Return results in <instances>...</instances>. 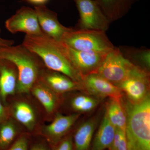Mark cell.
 <instances>
[{
	"label": "cell",
	"mask_w": 150,
	"mask_h": 150,
	"mask_svg": "<svg viewBox=\"0 0 150 150\" xmlns=\"http://www.w3.org/2000/svg\"><path fill=\"white\" fill-rule=\"evenodd\" d=\"M23 45L37 55L48 69L63 74L81 83L82 77L71 63L64 43L56 41L46 34L25 36Z\"/></svg>",
	"instance_id": "cell-1"
},
{
	"label": "cell",
	"mask_w": 150,
	"mask_h": 150,
	"mask_svg": "<svg viewBox=\"0 0 150 150\" xmlns=\"http://www.w3.org/2000/svg\"><path fill=\"white\" fill-rule=\"evenodd\" d=\"M126 115L128 150H150V95L142 102L123 103Z\"/></svg>",
	"instance_id": "cell-2"
},
{
	"label": "cell",
	"mask_w": 150,
	"mask_h": 150,
	"mask_svg": "<svg viewBox=\"0 0 150 150\" xmlns=\"http://www.w3.org/2000/svg\"><path fill=\"white\" fill-rule=\"evenodd\" d=\"M0 59L11 62L17 70V91L27 93L31 91L38 80L40 66L44 65L40 58L22 44L1 47Z\"/></svg>",
	"instance_id": "cell-3"
},
{
	"label": "cell",
	"mask_w": 150,
	"mask_h": 150,
	"mask_svg": "<svg viewBox=\"0 0 150 150\" xmlns=\"http://www.w3.org/2000/svg\"><path fill=\"white\" fill-rule=\"evenodd\" d=\"M105 32L100 30L72 28L62 42L77 51L108 54L115 48Z\"/></svg>",
	"instance_id": "cell-4"
},
{
	"label": "cell",
	"mask_w": 150,
	"mask_h": 150,
	"mask_svg": "<svg viewBox=\"0 0 150 150\" xmlns=\"http://www.w3.org/2000/svg\"><path fill=\"white\" fill-rule=\"evenodd\" d=\"M137 67L124 57L119 48L115 47L107 54L96 73L117 86Z\"/></svg>",
	"instance_id": "cell-5"
},
{
	"label": "cell",
	"mask_w": 150,
	"mask_h": 150,
	"mask_svg": "<svg viewBox=\"0 0 150 150\" xmlns=\"http://www.w3.org/2000/svg\"><path fill=\"white\" fill-rule=\"evenodd\" d=\"M117 87L133 104L142 102L149 96V73L137 67Z\"/></svg>",
	"instance_id": "cell-6"
},
{
	"label": "cell",
	"mask_w": 150,
	"mask_h": 150,
	"mask_svg": "<svg viewBox=\"0 0 150 150\" xmlns=\"http://www.w3.org/2000/svg\"><path fill=\"white\" fill-rule=\"evenodd\" d=\"M80 15L79 29L105 32L110 21L95 0H75Z\"/></svg>",
	"instance_id": "cell-7"
},
{
	"label": "cell",
	"mask_w": 150,
	"mask_h": 150,
	"mask_svg": "<svg viewBox=\"0 0 150 150\" xmlns=\"http://www.w3.org/2000/svg\"><path fill=\"white\" fill-rule=\"evenodd\" d=\"M5 25L8 30L12 33L23 32L28 35L45 34L40 28L35 10L27 7L19 9L7 20Z\"/></svg>",
	"instance_id": "cell-8"
},
{
	"label": "cell",
	"mask_w": 150,
	"mask_h": 150,
	"mask_svg": "<svg viewBox=\"0 0 150 150\" xmlns=\"http://www.w3.org/2000/svg\"><path fill=\"white\" fill-rule=\"evenodd\" d=\"M64 44L71 63L83 79L87 75L96 73L108 54L77 51Z\"/></svg>",
	"instance_id": "cell-9"
},
{
	"label": "cell",
	"mask_w": 150,
	"mask_h": 150,
	"mask_svg": "<svg viewBox=\"0 0 150 150\" xmlns=\"http://www.w3.org/2000/svg\"><path fill=\"white\" fill-rule=\"evenodd\" d=\"M80 83L82 91L90 95L101 99L106 97L113 99L122 98V92L119 88L96 73L84 77Z\"/></svg>",
	"instance_id": "cell-10"
},
{
	"label": "cell",
	"mask_w": 150,
	"mask_h": 150,
	"mask_svg": "<svg viewBox=\"0 0 150 150\" xmlns=\"http://www.w3.org/2000/svg\"><path fill=\"white\" fill-rule=\"evenodd\" d=\"M38 23L43 32L48 37L62 42L66 33L72 28L65 27L60 23L57 13L41 5L35 6Z\"/></svg>",
	"instance_id": "cell-11"
},
{
	"label": "cell",
	"mask_w": 150,
	"mask_h": 150,
	"mask_svg": "<svg viewBox=\"0 0 150 150\" xmlns=\"http://www.w3.org/2000/svg\"><path fill=\"white\" fill-rule=\"evenodd\" d=\"M80 115L79 113L69 115L57 114L50 124L44 127V135L54 144L65 137Z\"/></svg>",
	"instance_id": "cell-12"
},
{
	"label": "cell",
	"mask_w": 150,
	"mask_h": 150,
	"mask_svg": "<svg viewBox=\"0 0 150 150\" xmlns=\"http://www.w3.org/2000/svg\"><path fill=\"white\" fill-rule=\"evenodd\" d=\"M40 75L42 81L55 93H62L75 90H82L79 83L73 81L61 73L48 69Z\"/></svg>",
	"instance_id": "cell-13"
},
{
	"label": "cell",
	"mask_w": 150,
	"mask_h": 150,
	"mask_svg": "<svg viewBox=\"0 0 150 150\" xmlns=\"http://www.w3.org/2000/svg\"><path fill=\"white\" fill-rule=\"evenodd\" d=\"M99 120V116L95 115L79 126L73 138L74 150H88Z\"/></svg>",
	"instance_id": "cell-14"
},
{
	"label": "cell",
	"mask_w": 150,
	"mask_h": 150,
	"mask_svg": "<svg viewBox=\"0 0 150 150\" xmlns=\"http://www.w3.org/2000/svg\"><path fill=\"white\" fill-rule=\"evenodd\" d=\"M110 22L118 20L128 13L139 0H95Z\"/></svg>",
	"instance_id": "cell-15"
},
{
	"label": "cell",
	"mask_w": 150,
	"mask_h": 150,
	"mask_svg": "<svg viewBox=\"0 0 150 150\" xmlns=\"http://www.w3.org/2000/svg\"><path fill=\"white\" fill-rule=\"evenodd\" d=\"M0 66V95L4 100L16 90L18 74L11 62Z\"/></svg>",
	"instance_id": "cell-16"
},
{
	"label": "cell",
	"mask_w": 150,
	"mask_h": 150,
	"mask_svg": "<svg viewBox=\"0 0 150 150\" xmlns=\"http://www.w3.org/2000/svg\"><path fill=\"white\" fill-rule=\"evenodd\" d=\"M115 128L105 112L93 143L91 150H104L110 147L115 134Z\"/></svg>",
	"instance_id": "cell-17"
},
{
	"label": "cell",
	"mask_w": 150,
	"mask_h": 150,
	"mask_svg": "<svg viewBox=\"0 0 150 150\" xmlns=\"http://www.w3.org/2000/svg\"><path fill=\"white\" fill-rule=\"evenodd\" d=\"M121 99L110 98L106 103L105 112L115 129L125 132L126 115Z\"/></svg>",
	"instance_id": "cell-18"
},
{
	"label": "cell",
	"mask_w": 150,
	"mask_h": 150,
	"mask_svg": "<svg viewBox=\"0 0 150 150\" xmlns=\"http://www.w3.org/2000/svg\"><path fill=\"white\" fill-rule=\"evenodd\" d=\"M31 91L36 99L48 113H52L56 109L57 98L53 91L40 80H38Z\"/></svg>",
	"instance_id": "cell-19"
},
{
	"label": "cell",
	"mask_w": 150,
	"mask_h": 150,
	"mask_svg": "<svg viewBox=\"0 0 150 150\" xmlns=\"http://www.w3.org/2000/svg\"><path fill=\"white\" fill-rule=\"evenodd\" d=\"M119 49L127 60L135 66L149 72L150 67L149 49L130 47H121Z\"/></svg>",
	"instance_id": "cell-20"
},
{
	"label": "cell",
	"mask_w": 150,
	"mask_h": 150,
	"mask_svg": "<svg viewBox=\"0 0 150 150\" xmlns=\"http://www.w3.org/2000/svg\"><path fill=\"white\" fill-rule=\"evenodd\" d=\"M14 117L17 121L29 130H32L35 126L36 118L32 107L27 103L17 102L13 108Z\"/></svg>",
	"instance_id": "cell-21"
},
{
	"label": "cell",
	"mask_w": 150,
	"mask_h": 150,
	"mask_svg": "<svg viewBox=\"0 0 150 150\" xmlns=\"http://www.w3.org/2000/svg\"><path fill=\"white\" fill-rule=\"evenodd\" d=\"M101 99L89 94L79 95L71 99V106L78 113L89 112L98 105Z\"/></svg>",
	"instance_id": "cell-22"
},
{
	"label": "cell",
	"mask_w": 150,
	"mask_h": 150,
	"mask_svg": "<svg viewBox=\"0 0 150 150\" xmlns=\"http://www.w3.org/2000/svg\"><path fill=\"white\" fill-rule=\"evenodd\" d=\"M16 130L12 123L7 122L0 129V149L5 150L11 145L16 137Z\"/></svg>",
	"instance_id": "cell-23"
},
{
	"label": "cell",
	"mask_w": 150,
	"mask_h": 150,
	"mask_svg": "<svg viewBox=\"0 0 150 150\" xmlns=\"http://www.w3.org/2000/svg\"><path fill=\"white\" fill-rule=\"evenodd\" d=\"M52 150H74L73 137L71 136L64 137L54 144Z\"/></svg>",
	"instance_id": "cell-24"
},
{
	"label": "cell",
	"mask_w": 150,
	"mask_h": 150,
	"mask_svg": "<svg viewBox=\"0 0 150 150\" xmlns=\"http://www.w3.org/2000/svg\"><path fill=\"white\" fill-rule=\"evenodd\" d=\"M7 150H28V140L24 136L17 139Z\"/></svg>",
	"instance_id": "cell-25"
},
{
	"label": "cell",
	"mask_w": 150,
	"mask_h": 150,
	"mask_svg": "<svg viewBox=\"0 0 150 150\" xmlns=\"http://www.w3.org/2000/svg\"><path fill=\"white\" fill-rule=\"evenodd\" d=\"M117 150H128L126 134H124L121 137L118 145Z\"/></svg>",
	"instance_id": "cell-26"
},
{
	"label": "cell",
	"mask_w": 150,
	"mask_h": 150,
	"mask_svg": "<svg viewBox=\"0 0 150 150\" xmlns=\"http://www.w3.org/2000/svg\"><path fill=\"white\" fill-rule=\"evenodd\" d=\"M14 42L13 40H7L0 37V48L12 46Z\"/></svg>",
	"instance_id": "cell-27"
},
{
	"label": "cell",
	"mask_w": 150,
	"mask_h": 150,
	"mask_svg": "<svg viewBox=\"0 0 150 150\" xmlns=\"http://www.w3.org/2000/svg\"><path fill=\"white\" fill-rule=\"evenodd\" d=\"M30 150H49L46 146L43 144L38 143L33 145Z\"/></svg>",
	"instance_id": "cell-28"
},
{
	"label": "cell",
	"mask_w": 150,
	"mask_h": 150,
	"mask_svg": "<svg viewBox=\"0 0 150 150\" xmlns=\"http://www.w3.org/2000/svg\"><path fill=\"white\" fill-rule=\"evenodd\" d=\"M5 113V110L0 101V120L4 117Z\"/></svg>",
	"instance_id": "cell-29"
},
{
	"label": "cell",
	"mask_w": 150,
	"mask_h": 150,
	"mask_svg": "<svg viewBox=\"0 0 150 150\" xmlns=\"http://www.w3.org/2000/svg\"><path fill=\"white\" fill-rule=\"evenodd\" d=\"M28 1L29 2L33 3V4H44L46 1H48V0H26Z\"/></svg>",
	"instance_id": "cell-30"
}]
</instances>
